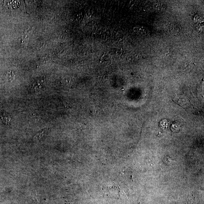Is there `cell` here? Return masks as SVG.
Listing matches in <instances>:
<instances>
[{
	"instance_id": "obj_2",
	"label": "cell",
	"mask_w": 204,
	"mask_h": 204,
	"mask_svg": "<svg viewBox=\"0 0 204 204\" xmlns=\"http://www.w3.org/2000/svg\"><path fill=\"white\" fill-rule=\"evenodd\" d=\"M20 2L19 1H7L5 2V5L10 9H15L18 8L20 6Z\"/></svg>"
},
{
	"instance_id": "obj_5",
	"label": "cell",
	"mask_w": 204,
	"mask_h": 204,
	"mask_svg": "<svg viewBox=\"0 0 204 204\" xmlns=\"http://www.w3.org/2000/svg\"><path fill=\"white\" fill-rule=\"evenodd\" d=\"M195 20V22L196 23V25H198V27H199L200 29L201 28H203V19L200 16H197L196 17V18Z\"/></svg>"
},
{
	"instance_id": "obj_4",
	"label": "cell",
	"mask_w": 204,
	"mask_h": 204,
	"mask_svg": "<svg viewBox=\"0 0 204 204\" xmlns=\"http://www.w3.org/2000/svg\"><path fill=\"white\" fill-rule=\"evenodd\" d=\"M11 118L5 112H0V121L6 123L10 122Z\"/></svg>"
},
{
	"instance_id": "obj_3",
	"label": "cell",
	"mask_w": 204,
	"mask_h": 204,
	"mask_svg": "<svg viewBox=\"0 0 204 204\" xmlns=\"http://www.w3.org/2000/svg\"><path fill=\"white\" fill-rule=\"evenodd\" d=\"M48 128H46L38 132L36 135L34 137V139L35 140H38L41 139L42 138L44 137L47 133H48Z\"/></svg>"
},
{
	"instance_id": "obj_1",
	"label": "cell",
	"mask_w": 204,
	"mask_h": 204,
	"mask_svg": "<svg viewBox=\"0 0 204 204\" xmlns=\"http://www.w3.org/2000/svg\"><path fill=\"white\" fill-rule=\"evenodd\" d=\"M134 32L142 36H147L150 34V31L147 28L143 26L135 27L133 29Z\"/></svg>"
}]
</instances>
